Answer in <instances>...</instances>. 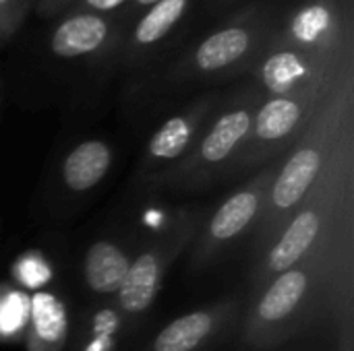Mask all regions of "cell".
Wrapping results in <instances>:
<instances>
[{
	"mask_svg": "<svg viewBox=\"0 0 354 351\" xmlns=\"http://www.w3.org/2000/svg\"><path fill=\"white\" fill-rule=\"evenodd\" d=\"M319 168H322V155L317 153V149L305 147L297 151L288 159V163L284 166V170L280 172L274 184L272 190L274 205L280 209H288L297 205L303 199V194L309 190L313 180L317 178Z\"/></svg>",
	"mask_w": 354,
	"mask_h": 351,
	"instance_id": "obj_5",
	"label": "cell"
},
{
	"mask_svg": "<svg viewBox=\"0 0 354 351\" xmlns=\"http://www.w3.org/2000/svg\"><path fill=\"white\" fill-rule=\"evenodd\" d=\"M31 319L37 335L44 341L54 343L62 337L66 327V317L62 304L52 294H37L31 300Z\"/></svg>",
	"mask_w": 354,
	"mask_h": 351,
	"instance_id": "obj_17",
	"label": "cell"
},
{
	"mask_svg": "<svg viewBox=\"0 0 354 351\" xmlns=\"http://www.w3.org/2000/svg\"><path fill=\"white\" fill-rule=\"evenodd\" d=\"M135 2V6H139V8H149V6H153L156 2H160V0H133Z\"/></svg>",
	"mask_w": 354,
	"mask_h": 351,
	"instance_id": "obj_22",
	"label": "cell"
},
{
	"mask_svg": "<svg viewBox=\"0 0 354 351\" xmlns=\"http://www.w3.org/2000/svg\"><path fill=\"white\" fill-rule=\"evenodd\" d=\"M307 292V275L303 271H284L274 285L266 292V296L259 302V317L268 323L286 319L303 300Z\"/></svg>",
	"mask_w": 354,
	"mask_h": 351,
	"instance_id": "obj_12",
	"label": "cell"
},
{
	"mask_svg": "<svg viewBox=\"0 0 354 351\" xmlns=\"http://www.w3.org/2000/svg\"><path fill=\"white\" fill-rule=\"evenodd\" d=\"M116 329V317L114 312H102L95 321V341L87 348V351H110L112 345V333Z\"/></svg>",
	"mask_w": 354,
	"mask_h": 351,
	"instance_id": "obj_19",
	"label": "cell"
},
{
	"mask_svg": "<svg viewBox=\"0 0 354 351\" xmlns=\"http://www.w3.org/2000/svg\"><path fill=\"white\" fill-rule=\"evenodd\" d=\"M129 259L112 242H95L85 254V281L97 294L118 292L127 269Z\"/></svg>",
	"mask_w": 354,
	"mask_h": 351,
	"instance_id": "obj_8",
	"label": "cell"
},
{
	"mask_svg": "<svg viewBox=\"0 0 354 351\" xmlns=\"http://www.w3.org/2000/svg\"><path fill=\"white\" fill-rule=\"evenodd\" d=\"M259 209V194L253 190H243L230 197L214 215L209 232L216 240H230L241 234Z\"/></svg>",
	"mask_w": 354,
	"mask_h": 351,
	"instance_id": "obj_15",
	"label": "cell"
},
{
	"mask_svg": "<svg viewBox=\"0 0 354 351\" xmlns=\"http://www.w3.org/2000/svg\"><path fill=\"white\" fill-rule=\"evenodd\" d=\"M214 327L209 312H191L172 321L153 341V351H193Z\"/></svg>",
	"mask_w": 354,
	"mask_h": 351,
	"instance_id": "obj_14",
	"label": "cell"
},
{
	"mask_svg": "<svg viewBox=\"0 0 354 351\" xmlns=\"http://www.w3.org/2000/svg\"><path fill=\"white\" fill-rule=\"evenodd\" d=\"M62 2H66V0H41V6L46 8V12H52V8L60 6Z\"/></svg>",
	"mask_w": 354,
	"mask_h": 351,
	"instance_id": "obj_21",
	"label": "cell"
},
{
	"mask_svg": "<svg viewBox=\"0 0 354 351\" xmlns=\"http://www.w3.org/2000/svg\"><path fill=\"white\" fill-rule=\"evenodd\" d=\"M319 232V217L315 211H303L295 217V221L288 225L280 242L274 246L270 254V269L272 271H288L315 242Z\"/></svg>",
	"mask_w": 354,
	"mask_h": 351,
	"instance_id": "obj_9",
	"label": "cell"
},
{
	"mask_svg": "<svg viewBox=\"0 0 354 351\" xmlns=\"http://www.w3.org/2000/svg\"><path fill=\"white\" fill-rule=\"evenodd\" d=\"M251 124H253V118L247 110H232V112L224 114L214 124L209 134L203 139L201 157L209 163H218V161L226 159L232 153V149L251 130Z\"/></svg>",
	"mask_w": 354,
	"mask_h": 351,
	"instance_id": "obj_11",
	"label": "cell"
},
{
	"mask_svg": "<svg viewBox=\"0 0 354 351\" xmlns=\"http://www.w3.org/2000/svg\"><path fill=\"white\" fill-rule=\"evenodd\" d=\"M266 33L268 23L255 14H247L201 39L193 52V64L205 74L222 72L251 56Z\"/></svg>",
	"mask_w": 354,
	"mask_h": 351,
	"instance_id": "obj_3",
	"label": "cell"
},
{
	"mask_svg": "<svg viewBox=\"0 0 354 351\" xmlns=\"http://www.w3.org/2000/svg\"><path fill=\"white\" fill-rule=\"evenodd\" d=\"M160 283V261L153 252L141 254L129 265L127 275L118 288V300L124 312L139 314L151 306Z\"/></svg>",
	"mask_w": 354,
	"mask_h": 351,
	"instance_id": "obj_7",
	"label": "cell"
},
{
	"mask_svg": "<svg viewBox=\"0 0 354 351\" xmlns=\"http://www.w3.org/2000/svg\"><path fill=\"white\" fill-rule=\"evenodd\" d=\"M31 0H0V37L2 41L17 33L27 17Z\"/></svg>",
	"mask_w": 354,
	"mask_h": 351,
	"instance_id": "obj_18",
	"label": "cell"
},
{
	"mask_svg": "<svg viewBox=\"0 0 354 351\" xmlns=\"http://www.w3.org/2000/svg\"><path fill=\"white\" fill-rule=\"evenodd\" d=\"M0 43H2V37H0Z\"/></svg>",
	"mask_w": 354,
	"mask_h": 351,
	"instance_id": "obj_23",
	"label": "cell"
},
{
	"mask_svg": "<svg viewBox=\"0 0 354 351\" xmlns=\"http://www.w3.org/2000/svg\"><path fill=\"white\" fill-rule=\"evenodd\" d=\"M127 0H83V4L89 8V12H97V14H106L112 12L116 8H120Z\"/></svg>",
	"mask_w": 354,
	"mask_h": 351,
	"instance_id": "obj_20",
	"label": "cell"
},
{
	"mask_svg": "<svg viewBox=\"0 0 354 351\" xmlns=\"http://www.w3.org/2000/svg\"><path fill=\"white\" fill-rule=\"evenodd\" d=\"M348 35L351 25L338 0H307L292 12L278 39L324 60L338 62L340 48Z\"/></svg>",
	"mask_w": 354,
	"mask_h": 351,
	"instance_id": "obj_1",
	"label": "cell"
},
{
	"mask_svg": "<svg viewBox=\"0 0 354 351\" xmlns=\"http://www.w3.org/2000/svg\"><path fill=\"white\" fill-rule=\"evenodd\" d=\"M112 35V23L104 14L97 12H75L66 17L52 31L50 50L58 58L75 60L83 56H91L106 48Z\"/></svg>",
	"mask_w": 354,
	"mask_h": 351,
	"instance_id": "obj_4",
	"label": "cell"
},
{
	"mask_svg": "<svg viewBox=\"0 0 354 351\" xmlns=\"http://www.w3.org/2000/svg\"><path fill=\"white\" fill-rule=\"evenodd\" d=\"M191 0H160L147 8L133 29V48H151L162 41L185 17Z\"/></svg>",
	"mask_w": 354,
	"mask_h": 351,
	"instance_id": "obj_10",
	"label": "cell"
},
{
	"mask_svg": "<svg viewBox=\"0 0 354 351\" xmlns=\"http://www.w3.org/2000/svg\"><path fill=\"white\" fill-rule=\"evenodd\" d=\"M191 120L187 116H174L166 120L149 141V153L160 159L178 157L191 141Z\"/></svg>",
	"mask_w": 354,
	"mask_h": 351,
	"instance_id": "obj_16",
	"label": "cell"
},
{
	"mask_svg": "<svg viewBox=\"0 0 354 351\" xmlns=\"http://www.w3.org/2000/svg\"><path fill=\"white\" fill-rule=\"evenodd\" d=\"M112 151L104 141H85L64 159L62 176L71 190L85 192L93 188L108 172Z\"/></svg>",
	"mask_w": 354,
	"mask_h": 351,
	"instance_id": "obj_6",
	"label": "cell"
},
{
	"mask_svg": "<svg viewBox=\"0 0 354 351\" xmlns=\"http://www.w3.org/2000/svg\"><path fill=\"white\" fill-rule=\"evenodd\" d=\"M303 112V101L297 97H272L255 116V134L263 141H278L297 128Z\"/></svg>",
	"mask_w": 354,
	"mask_h": 351,
	"instance_id": "obj_13",
	"label": "cell"
},
{
	"mask_svg": "<svg viewBox=\"0 0 354 351\" xmlns=\"http://www.w3.org/2000/svg\"><path fill=\"white\" fill-rule=\"evenodd\" d=\"M334 64L276 37L261 62V81L274 97H297L311 89Z\"/></svg>",
	"mask_w": 354,
	"mask_h": 351,
	"instance_id": "obj_2",
	"label": "cell"
}]
</instances>
